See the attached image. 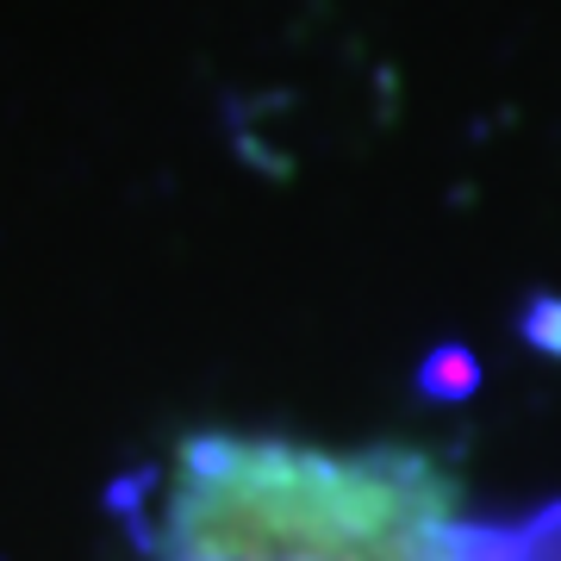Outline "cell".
Listing matches in <instances>:
<instances>
[{
  "mask_svg": "<svg viewBox=\"0 0 561 561\" xmlns=\"http://www.w3.org/2000/svg\"><path fill=\"white\" fill-rule=\"evenodd\" d=\"M162 561H468L449 481L412 449L194 437L162 500Z\"/></svg>",
  "mask_w": 561,
  "mask_h": 561,
  "instance_id": "cell-1",
  "label": "cell"
}]
</instances>
